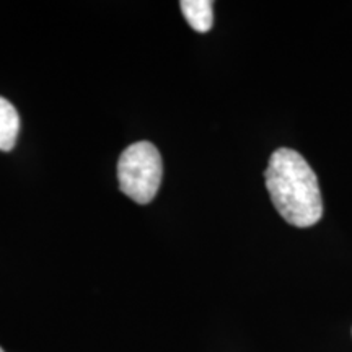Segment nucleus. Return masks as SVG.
Segmentation results:
<instances>
[{"label": "nucleus", "instance_id": "f03ea898", "mask_svg": "<svg viewBox=\"0 0 352 352\" xmlns=\"http://www.w3.org/2000/svg\"><path fill=\"white\" fill-rule=\"evenodd\" d=\"M164 162L152 142L140 140L129 145L118 162L120 189L138 204H148L160 189Z\"/></svg>", "mask_w": 352, "mask_h": 352}, {"label": "nucleus", "instance_id": "f257e3e1", "mask_svg": "<svg viewBox=\"0 0 352 352\" xmlns=\"http://www.w3.org/2000/svg\"><path fill=\"white\" fill-rule=\"evenodd\" d=\"M272 204L285 222L298 228L315 226L323 215V199L315 171L300 153L277 148L264 171Z\"/></svg>", "mask_w": 352, "mask_h": 352}, {"label": "nucleus", "instance_id": "7ed1b4c3", "mask_svg": "<svg viewBox=\"0 0 352 352\" xmlns=\"http://www.w3.org/2000/svg\"><path fill=\"white\" fill-rule=\"evenodd\" d=\"M20 129L21 121L16 108L0 96V152H10L15 147Z\"/></svg>", "mask_w": 352, "mask_h": 352}, {"label": "nucleus", "instance_id": "39448f33", "mask_svg": "<svg viewBox=\"0 0 352 352\" xmlns=\"http://www.w3.org/2000/svg\"><path fill=\"white\" fill-rule=\"evenodd\" d=\"M0 352H6V351H3V349H2V347H0Z\"/></svg>", "mask_w": 352, "mask_h": 352}, {"label": "nucleus", "instance_id": "20e7f679", "mask_svg": "<svg viewBox=\"0 0 352 352\" xmlns=\"http://www.w3.org/2000/svg\"><path fill=\"white\" fill-rule=\"evenodd\" d=\"M182 12L188 25L197 33H208L214 25V3L210 0H182Z\"/></svg>", "mask_w": 352, "mask_h": 352}]
</instances>
